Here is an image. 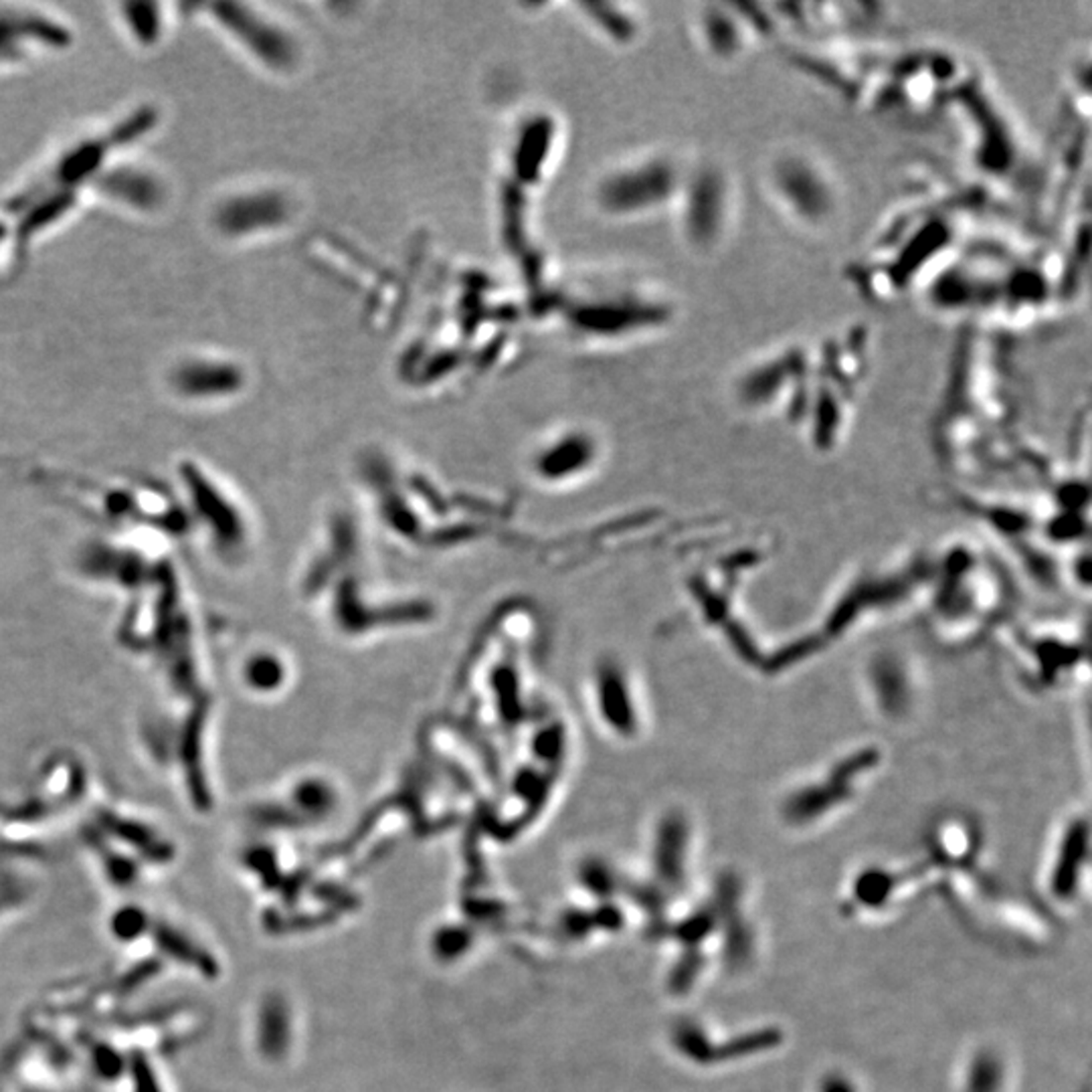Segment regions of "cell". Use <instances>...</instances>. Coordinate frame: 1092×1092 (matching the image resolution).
Instances as JSON below:
<instances>
[{"label":"cell","mask_w":1092,"mask_h":1092,"mask_svg":"<svg viewBox=\"0 0 1092 1092\" xmlns=\"http://www.w3.org/2000/svg\"><path fill=\"white\" fill-rule=\"evenodd\" d=\"M548 136H550V126L546 122L533 126L529 134H525L523 144H520L523 150H520V156H518V167L523 169L525 177H533L535 171L539 169L541 156L545 159V154L548 150Z\"/></svg>","instance_id":"cell-4"},{"label":"cell","mask_w":1092,"mask_h":1092,"mask_svg":"<svg viewBox=\"0 0 1092 1092\" xmlns=\"http://www.w3.org/2000/svg\"><path fill=\"white\" fill-rule=\"evenodd\" d=\"M231 11L235 15H231L227 23L241 35L245 43L251 45V49L259 58L274 63L276 67H284L292 61V56H294L292 45L288 43L286 37L280 35V31L272 29L270 25L259 23L257 19H251L249 15H243L239 7Z\"/></svg>","instance_id":"cell-2"},{"label":"cell","mask_w":1092,"mask_h":1092,"mask_svg":"<svg viewBox=\"0 0 1092 1092\" xmlns=\"http://www.w3.org/2000/svg\"><path fill=\"white\" fill-rule=\"evenodd\" d=\"M669 186L666 169L648 167L628 175H619L603 186V202L615 211H630L636 206L656 202Z\"/></svg>","instance_id":"cell-1"},{"label":"cell","mask_w":1092,"mask_h":1092,"mask_svg":"<svg viewBox=\"0 0 1092 1092\" xmlns=\"http://www.w3.org/2000/svg\"><path fill=\"white\" fill-rule=\"evenodd\" d=\"M286 219V202L280 196H251L227 206L225 225L231 233H249L262 225H278Z\"/></svg>","instance_id":"cell-3"}]
</instances>
